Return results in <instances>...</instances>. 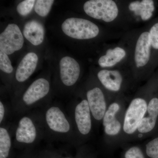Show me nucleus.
Masks as SVG:
<instances>
[{
	"mask_svg": "<svg viewBox=\"0 0 158 158\" xmlns=\"http://www.w3.org/2000/svg\"><path fill=\"white\" fill-rule=\"evenodd\" d=\"M41 112L46 137L80 146L70 116L62 107L51 105L44 108Z\"/></svg>",
	"mask_w": 158,
	"mask_h": 158,
	"instance_id": "obj_1",
	"label": "nucleus"
},
{
	"mask_svg": "<svg viewBox=\"0 0 158 158\" xmlns=\"http://www.w3.org/2000/svg\"><path fill=\"white\" fill-rule=\"evenodd\" d=\"M14 128L13 146L17 148H31L46 137L41 112L23 114Z\"/></svg>",
	"mask_w": 158,
	"mask_h": 158,
	"instance_id": "obj_2",
	"label": "nucleus"
},
{
	"mask_svg": "<svg viewBox=\"0 0 158 158\" xmlns=\"http://www.w3.org/2000/svg\"><path fill=\"white\" fill-rule=\"evenodd\" d=\"M127 107L124 99L118 96L110 102L102 122L103 140L110 147L121 145Z\"/></svg>",
	"mask_w": 158,
	"mask_h": 158,
	"instance_id": "obj_3",
	"label": "nucleus"
},
{
	"mask_svg": "<svg viewBox=\"0 0 158 158\" xmlns=\"http://www.w3.org/2000/svg\"><path fill=\"white\" fill-rule=\"evenodd\" d=\"M80 146L89 140L94 126L92 114L85 98L69 107V114Z\"/></svg>",
	"mask_w": 158,
	"mask_h": 158,
	"instance_id": "obj_4",
	"label": "nucleus"
},
{
	"mask_svg": "<svg viewBox=\"0 0 158 158\" xmlns=\"http://www.w3.org/2000/svg\"><path fill=\"white\" fill-rule=\"evenodd\" d=\"M50 85L47 79L40 78L34 81L25 92L20 99L12 104V110L17 115H23L36 108L48 96Z\"/></svg>",
	"mask_w": 158,
	"mask_h": 158,
	"instance_id": "obj_5",
	"label": "nucleus"
},
{
	"mask_svg": "<svg viewBox=\"0 0 158 158\" xmlns=\"http://www.w3.org/2000/svg\"><path fill=\"white\" fill-rule=\"evenodd\" d=\"M62 31L69 37L79 40L92 39L98 36L99 29L97 26L88 20L71 18L62 23Z\"/></svg>",
	"mask_w": 158,
	"mask_h": 158,
	"instance_id": "obj_6",
	"label": "nucleus"
},
{
	"mask_svg": "<svg viewBox=\"0 0 158 158\" xmlns=\"http://www.w3.org/2000/svg\"><path fill=\"white\" fill-rule=\"evenodd\" d=\"M85 97L92 114L94 126L98 128L101 125L105 113L112 100L107 98L104 90L99 86L89 88Z\"/></svg>",
	"mask_w": 158,
	"mask_h": 158,
	"instance_id": "obj_7",
	"label": "nucleus"
},
{
	"mask_svg": "<svg viewBox=\"0 0 158 158\" xmlns=\"http://www.w3.org/2000/svg\"><path fill=\"white\" fill-rule=\"evenodd\" d=\"M158 130V97L150 99L146 113L138 127L134 141H142L157 135Z\"/></svg>",
	"mask_w": 158,
	"mask_h": 158,
	"instance_id": "obj_8",
	"label": "nucleus"
},
{
	"mask_svg": "<svg viewBox=\"0 0 158 158\" xmlns=\"http://www.w3.org/2000/svg\"><path fill=\"white\" fill-rule=\"evenodd\" d=\"M84 9L89 16L106 22H111L118 15V8L112 0H90L85 3Z\"/></svg>",
	"mask_w": 158,
	"mask_h": 158,
	"instance_id": "obj_9",
	"label": "nucleus"
},
{
	"mask_svg": "<svg viewBox=\"0 0 158 158\" xmlns=\"http://www.w3.org/2000/svg\"><path fill=\"white\" fill-rule=\"evenodd\" d=\"M23 43L21 31L15 24H9L0 34V50L8 55L21 49Z\"/></svg>",
	"mask_w": 158,
	"mask_h": 158,
	"instance_id": "obj_10",
	"label": "nucleus"
},
{
	"mask_svg": "<svg viewBox=\"0 0 158 158\" xmlns=\"http://www.w3.org/2000/svg\"><path fill=\"white\" fill-rule=\"evenodd\" d=\"M60 80L63 85L70 87L75 85L80 75L77 62L70 57H63L60 62Z\"/></svg>",
	"mask_w": 158,
	"mask_h": 158,
	"instance_id": "obj_11",
	"label": "nucleus"
},
{
	"mask_svg": "<svg viewBox=\"0 0 158 158\" xmlns=\"http://www.w3.org/2000/svg\"><path fill=\"white\" fill-rule=\"evenodd\" d=\"M97 77L102 86L109 92L118 93L122 90L123 77L118 71L102 69L98 72Z\"/></svg>",
	"mask_w": 158,
	"mask_h": 158,
	"instance_id": "obj_12",
	"label": "nucleus"
},
{
	"mask_svg": "<svg viewBox=\"0 0 158 158\" xmlns=\"http://www.w3.org/2000/svg\"><path fill=\"white\" fill-rule=\"evenodd\" d=\"M151 46L149 32H143L138 37L135 50V62L138 68L143 67L148 63Z\"/></svg>",
	"mask_w": 158,
	"mask_h": 158,
	"instance_id": "obj_13",
	"label": "nucleus"
},
{
	"mask_svg": "<svg viewBox=\"0 0 158 158\" xmlns=\"http://www.w3.org/2000/svg\"><path fill=\"white\" fill-rule=\"evenodd\" d=\"M38 58L34 52H30L23 58L18 66L15 77L18 83L26 81L34 73L37 67Z\"/></svg>",
	"mask_w": 158,
	"mask_h": 158,
	"instance_id": "obj_14",
	"label": "nucleus"
},
{
	"mask_svg": "<svg viewBox=\"0 0 158 158\" xmlns=\"http://www.w3.org/2000/svg\"><path fill=\"white\" fill-rule=\"evenodd\" d=\"M23 34L32 44L39 45L42 43L44 39V28L41 23L33 20L26 23L24 27Z\"/></svg>",
	"mask_w": 158,
	"mask_h": 158,
	"instance_id": "obj_15",
	"label": "nucleus"
},
{
	"mask_svg": "<svg viewBox=\"0 0 158 158\" xmlns=\"http://www.w3.org/2000/svg\"><path fill=\"white\" fill-rule=\"evenodd\" d=\"M13 140L9 127L6 124L0 127V158H9L11 154Z\"/></svg>",
	"mask_w": 158,
	"mask_h": 158,
	"instance_id": "obj_16",
	"label": "nucleus"
},
{
	"mask_svg": "<svg viewBox=\"0 0 158 158\" xmlns=\"http://www.w3.org/2000/svg\"><path fill=\"white\" fill-rule=\"evenodd\" d=\"M126 55L125 51L121 48L109 49L107 51L106 55L102 56L99 59V65L103 68L112 67L121 61Z\"/></svg>",
	"mask_w": 158,
	"mask_h": 158,
	"instance_id": "obj_17",
	"label": "nucleus"
},
{
	"mask_svg": "<svg viewBox=\"0 0 158 158\" xmlns=\"http://www.w3.org/2000/svg\"><path fill=\"white\" fill-rule=\"evenodd\" d=\"M129 8L131 11H134L136 15L141 16L143 20L150 19L155 9L154 2L152 0L133 2L130 4Z\"/></svg>",
	"mask_w": 158,
	"mask_h": 158,
	"instance_id": "obj_18",
	"label": "nucleus"
},
{
	"mask_svg": "<svg viewBox=\"0 0 158 158\" xmlns=\"http://www.w3.org/2000/svg\"><path fill=\"white\" fill-rule=\"evenodd\" d=\"M146 158H158V135L141 144Z\"/></svg>",
	"mask_w": 158,
	"mask_h": 158,
	"instance_id": "obj_19",
	"label": "nucleus"
},
{
	"mask_svg": "<svg viewBox=\"0 0 158 158\" xmlns=\"http://www.w3.org/2000/svg\"><path fill=\"white\" fill-rule=\"evenodd\" d=\"M53 0H37L34 7L35 12L40 16L45 17L50 11Z\"/></svg>",
	"mask_w": 158,
	"mask_h": 158,
	"instance_id": "obj_20",
	"label": "nucleus"
},
{
	"mask_svg": "<svg viewBox=\"0 0 158 158\" xmlns=\"http://www.w3.org/2000/svg\"><path fill=\"white\" fill-rule=\"evenodd\" d=\"M123 158H146L141 145H128L124 149Z\"/></svg>",
	"mask_w": 158,
	"mask_h": 158,
	"instance_id": "obj_21",
	"label": "nucleus"
},
{
	"mask_svg": "<svg viewBox=\"0 0 158 158\" xmlns=\"http://www.w3.org/2000/svg\"><path fill=\"white\" fill-rule=\"evenodd\" d=\"M36 1L34 0H26L23 1L18 5L17 11L22 16H26L31 13Z\"/></svg>",
	"mask_w": 158,
	"mask_h": 158,
	"instance_id": "obj_22",
	"label": "nucleus"
},
{
	"mask_svg": "<svg viewBox=\"0 0 158 158\" xmlns=\"http://www.w3.org/2000/svg\"><path fill=\"white\" fill-rule=\"evenodd\" d=\"M0 69L8 74L11 73L13 70L8 55L1 50H0Z\"/></svg>",
	"mask_w": 158,
	"mask_h": 158,
	"instance_id": "obj_23",
	"label": "nucleus"
},
{
	"mask_svg": "<svg viewBox=\"0 0 158 158\" xmlns=\"http://www.w3.org/2000/svg\"><path fill=\"white\" fill-rule=\"evenodd\" d=\"M149 33L152 46L158 49V23L152 27Z\"/></svg>",
	"mask_w": 158,
	"mask_h": 158,
	"instance_id": "obj_24",
	"label": "nucleus"
},
{
	"mask_svg": "<svg viewBox=\"0 0 158 158\" xmlns=\"http://www.w3.org/2000/svg\"><path fill=\"white\" fill-rule=\"evenodd\" d=\"M40 158H72L70 156H64L56 152L46 150L41 153Z\"/></svg>",
	"mask_w": 158,
	"mask_h": 158,
	"instance_id": "obj_25",
	"label": "nucleus"
},
{
	"mask_svg": "<svg viewBox=\"0 0 158 158\" xmlns=\"http://www.w3.org/2000/svg\"><path fill=\"white\" fill-rule=\"evenodd\" d=\"M8 114V107H6V105L3 102L0 101V125L6 124V120L7 119Z\"/></svg>",
	"mask_w": 158,
	"mask_h": 158,
	"instance_id": "obj_26",
	"label": "nucleus"
},
{
	"mask_svg": "<svg viewBox=\"0 0 158 158\" xmlns=\"http://www.w3.org/2000/svg\"></svg>",
	"mask_w": 158,
	"mask_h": 158,
	"instance_id": "obj_27",
	"label": "nucleus"
}]
</instances>
